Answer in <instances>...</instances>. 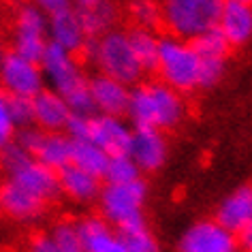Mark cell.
Wrapping results in <instances>:
<instances>
[{"label":"cell","mask_w":252,"mask_h":252,"mask_svg":"<svg viewBox=\"0 0 252 252\" xmlns=\"http://www.w3.org/2000/svg\"><path fill=\"white\" fill-rule=\"evenodd\" d=\"M126 116L135 128L171 130L186 118V100L162 81H146L130 90Z\"/></svg>","instance_id":"cell-1"},{"label":"cell","mask_w":252,"mask_h":252,"mask_svg":"<svg viewBox=\"0 0 252 252\" xmlns=\"http://www.w3.org/2000/svg\"><path fill=\"white\" fill-rule=\"evenodd\" d=\"M81 54L105 77H111L124 86L141 84L143 71L137 64L124 30L113 28L109 32L96 36V39H88L81 47Z\"/></svg>","instance_id":"cell-2"},{"label":"cell","mask_w":252,"mask_h":252,"mask_svg":"<svg viewBox=\"0 0 252 252\" xmlns=\"http://www.w3.org/2000/svg\"><path fill=\"white\" fill-rule=\"evenodd\" d=\"M222 0H162L160 20L171 36L192 41L218 24Z\"/></svg>","instance_id":"cell-3"},{"label":"cell","mask_w":252,"mask_h":252,"mask_svg":"<svg viewBox=\"0 0 252 252\" xmlns=\"http://www.w3.org/2000/svg\"><path fill=\"white\" fill-rule=\"evenodd\" d=\"M199 64L201 58L192 49L190 41L175 36H162L158 43V66L160 81L171 90L184 94L199 88Z\"/></svg>","instance_id":"cell-4"},{"label":"cell","mask_w":252,"mask_h":252,"mask_svg":"<svg viewBox=\"0 0 252 252\" xmlns=\"http://www.w3.org/2000/svg\"><path fill=\"white\" fill-rule=\"evenodd\" d=\"M98 210L100 218L107 220L113 229L143 220V207L148 201V184L139 178L128 184H105L98 192Z\"/></svg>","instance_id":"cell-5"},{"label":"cell","mask_w":252,"mask_h":252,"mask_svg":"<svg viewBox=\"0 0 252 252\" xmlns=\"http://www.w3.org/2000/svg\"><path fill=\"white\" fill-rule=\"evenodd\" d=\"M47 43V13H43L32 2L22 4L15 11L11 52L39 64Z\"/></svg>","instance_id":"cell-6"},{"label":"cell","mask_w":252,"mask_h":252,"mask_svg":"<svg viewBox=\"0 0 252 252\" xmlns=\"http://www.w3.org/2000/svg\"><path fill=\"white\" fill-rule=\"evenodd\" d=\"M0 90L7 96L34 98L41 90H45L41 66L13 52H7L0 64Z\"/></svg>","instance_id":"cell-7"},{"label":"cell","mask_w":252,"mask_h":252,"mask_svg":"<svg viewBox=\"0 0 252 252\" xmlns=\"http://www.w3.org/2000/svg\"><path fill=\"white\" fill-rule=\"evenodd\" d=\"M178 252H237V237L216 220H197L182 233Z\"/></svg>","instance_id":"cell-8"},{"label":"cell","mask_w":252,"mask_h":252,"mask_svg":"<svg viewBox=\"0 0 252 252\" xmlns=\"http://www.w3.org/2000/svg\"><path fill=\"white\" fill-rule=\"evenodd\" d=\"M126 154L137 165L141 173H154L162 169L169 154L167 139L160 130L154 128H133Z\"/></svg>","instance_id":"cell-9"},{"label":"cell","mask_w":252,"mask_h":252,"mask_svg":"<svg viewBox=\"0 0 252 252\" xmlns=\"http://www.w3.org/2000/svg\"><path fill=\"white\" fill-rule=\"evenodd\" d=\"M47 41L62 47L68 54H79L84 43L88 41L79 11L66 7L47 15Z\"/></svg>","instance_id":"cell-10"},{"label":"cell","mask_w":252,"mask_h":252,"mask_svg":"<svg viewBox=\"0 0 252 252\" xmlns=\"http://www.w3.org/2000/svg\"><path fill=\"white\" fill-rule=\"evenodd\" d=\"M88 90H90L94 113L122 118L126 113V109H128L130 88L120 84V81H116V79L96 73L88 79Z\"/></svg>","instance_id":"cell-11"},{"label":"cell","mask_w":252,"mask_h":252,"mask_svg":"<svg viewBox=\"0 0 252 252\" xmlns=\"http://www.w3.org/2000/svg\"><path fill=\"white\" fill-rule=\"evenodd\" d=\"M130 133H133V128H130L122 118L94 113L90 118L88 141H92L94 146H98L107 156L126 154V148H128V141H130Z\"/></svg>","instance_id":"cell-12"},{"label":"cell","mask_w":252,"mask_h":252,"mask_svg":"<svg viewBox=\"0 0 252 252\" xmlns=\"http://www.w3.org/2000/svg\"><path fill=\"white\" fill-rule=\"evenodd\" d=\"M11 182H15L17 186H22L24 190L34 194L36 199H41L45 205L54 203L60 199V186H58V171H52L49 167L36 162L34 158L26 162L20 171L9 175Z\"/></svg>","instance_id":"cell-13"},{"label":"cell","mask_w":252,"mask_h":252,"mask_svg":"<svg viewBox=\"0 0 252 252\" xmlns=\"http://www.w3.org/2000/svg\"><path fill=\"white\" fill-rule=\"evenodd\" d=\"M47 205L34 194L24 190L15 182L7 180L0 184V212L15 222H34L45 214Z\"/></svg>","instance_id":"cell-14"},{"label":"cell","mask_w":252,"mask_h":252,"mask_svg":"<svg viewBox=\"0 0 252 252\" xmlns=\"http://www.w3.org/2000/svg\"><path fill=\"white\" fill-rule=\"evenodd\" d=\"M216 222L229 233L237 235L252 226V188L248 184L235 188L220 201L216 210Z\"/></svg>","instance_id":"cell-15"},{"label":"cell","mask_w":252,"mask_h":252,"mask_svg":"<svg viewBox=\"0 0 252 252\" xmlns=\"http://www.w3.org/2000/svg\"><path fill=\"white\" fill-rule=\"evenodd\" d=\"M218 30L224 34L233 47H242L252 36V9L246 2L237 0H222V9L218 15Z\"/></svg>","instance_id":"cell-16"},{"label":"cell","mask_w":252,"mask_h":252,"mask_svg":"<svg viewBox=\"0 0 252 252\" xmlns=\"http://www.w3.org/2000/svg\"><path fill=\"white\" fill-rule=\"evenodd\" d=\"M84 252H124L118 229L100 216H86L77 222Z\"/></svg>","instance_id":"cell-17"},{"label":"cell","mask_w":252,"mask_h":252,"mask_svg":"<svg viewBox=\"0 0 252 252\" xmlns=\"http://www.w3.org/2000/svg\"><path fill=\"white\" fill-rule=\"evenodd\" d=\"M32 111H34V126L45 133H62L71 109L64 103L60 94L52 90H41L32 98Z\"/></svg>","instance_id":"cell-18"},{"label":"cell","mask_w":252,"mask_h":252,"mask_svg":"<svg viewBox=\"0 0 252 252\" xmlns=\"http://www.w3.org/2000/svg\"><path fill=\"white\" fill-rule=\"evenodd\" d=\"M58 186L60 194H64L75 203H92L98 199L100 192V180L94 175L81 171V169L66 165L58 171Z\"/></svg>","instance_id":"cell-19"},{"label":"cell","mask_w":252,"mask_h":252,"mask_svg":"<svg viewBox=\"0 0 252 252\" xmlns=\"http://www.w3.org/2000/svg\"><path fill=\"white\" fill-rule=\"evenodd\" d=\"M79 17L88 39H96V36L116 28L120 20V4L116 0H96L88 9H81Z\"/></svg>","instance_id":"cell-20"},{"label":"cell","mask_w":252,"mask_h":252,"mask_svg":"<svg viewBox=\"0 0 252 252\" xmlns=\"http://www.w3.org/2000/svg\"><path fill=\"white\" fill-rule=\"evenodd\" d=\"M32 158L52 171H60L62 167L71 165V139L64 133H43Z\"/></svg>","instance_id":"cell-21"},{"label":"cell","mask_w":252,"mask_h":252,"mask_svg":"<svg viewBox=\"0 0 252 252\" xmlns=\"http://www.w3.org/2000/svg\"><path fill=\"white\" fill-rule=\"evenodd\" d=\"M126 36H128L130 49H133V56H135L137 64L141 66V71L143 73H156L160 39L156 36L154 30H143V28L133 26L130 30H126Z\"/></svg>","instance_id":"cell-22"},{"label":"cell","mask_w":252,"mask_h":252,"mask_svg":"<svg viewBox=\"0 0 252 252\" xmlns=\"http://www.w3.org/2000/svg\"><path fill=\"white\" fill-rule=\"evenodd\" d=\"M107 162H109V156L98 146H94L92 141H71V165L73 167L103 180Z\"/></svg>","instance_id":"cell-23"},{"label":"cell","mask_w":252,"mask_h":252,"mask_svg":"<svg viewBox=\"0 0 252 252\" xmlns=\"http://www.w3.org/2000/svg\"><path fill=\"white\" fill-rule=\"evenodd\" d=\"M118 235L122 239L124 252H162L158 237L148 226L146 218L118 229Z\"/></svg>","instance_id":"cell-24"},{"label":"cell","mask_w":252,"mask_h":252,"mask_svg":"<svg viewBox=\"0 0 252 252\" xmlns=\"http://www.w3.org/2000/svg\"><path fill=\"white\" fill-rule=\"evenodd\" d=\"M190 45L201 60H226L231 49L229 41L224 39V34L218 30V26H214L207 32L199 34L197 39H192Z\"/></svg>","instance_id":"cell-25"},{"label":"cell","mask_w":252,"mask_h":252,"mask_svg":"<svg viewBox=\"0 0 252 252\" xmlns=\"http://www.w3.org/2000/svg\"><path fill=\"white\" fill-rule=\"evenodd\" d=\"M141 178V171L137 169V165L130 160L128 154H116L109 156L105 169V184H128Z\"/></svg>","instance_id":"cell-26"},{"label":"cell","mask_w":252,"mask_h":252,"mask_svg":"<svg viewBox=\"0 0 252 252\" xmlns=\"http://www.w3.org/2000/svg\"><path fill=\"white\" fill-rule=\"evenodd\" d=\"M47 235L60 252H84L81 237L77 231V222H73V220H58V222L49 229Z\"/></svg>","instance_id":"cell-27"},{"label":"cell","mask_w":252,"mask_h":252,"mask_svg":"<svg viewBox=\"0 0 252 252\" xmlns=\"http://www.w3.org/2000/svg\"><path fill=\"white\" fill-rule=\"evenodd\" d=\"M128 15L135 22V28L143 30H154L160 26V4L156 0H130L128 4Z\"/></svg>","instance_id":"cell-28"},{"label":"cell","mask_w":252,"mask_h":252,"mask_svg":"<svg viewBox=\"0 0 252 252\" xmlns=\"http://www.w3.org/2000/svg\"><path fill=\"white\" fill-rule=\"evenodd\" d=\"M7 111L9 120L15 130L34 126V111H32V98L22 96H7Z\"/></svg>","instance_id":"cell-29"},{"label":"cell","mask_w":252,"mask_h":252,"mask_svg":"<svg viewBox=\"0 0 252 252\" xmlns=\"http://www.w3.org/2000/svg\"><path fill=\"white\" fill-rule=\"evenodd\" d=\"M30 160H32V156H30L26 150H22L15 141L7 143V146L0 150V167H2V171L7 175H13L15 171H20Z\"/></svg>","instance_id":"cell-30"},{"label":"cell","mask_w":252,"mask_h":252,"mask_svg":"<svg viewBox=\"0 0 252 252\" xmlns=\"http://www.w3.org/2000/svg\"><path fill=\"white\" fill-rule=\"evenodd\" d=\"M226 73V60H201L199 88H214Z\"/></svg>","instance_id":"cell-31"},{"label":"cell","mask_w":252,"mask_h":252,"mask_svg":"<svg viewBox=\"0 0 252 252\" xmlns=\"http://www.w3.org/2000/svg\"><path fill=\"white\" fill-rule=\"evenodd\" d=\"M90 118L92 116H77V113H71L62 133H64L71 141H88V133H90Z\"/></svg>","instance_id":"cell-32"},{"label":"cell","mask_w":252,"mask_h":252,"mask_svg":"<svg viewBox=\"0 0 252 252\" xmlns=\"http://www.w3.org/2000/svg\"><path fill=\"white\" fill-rule=\"evenodd\" d=\"M15 128L9 120V111H7V94L0 90V150H2L7 143L13 141Z\"/></svg>","instance_id":"cell-33"},{"label":"cell","mask_w":252,"mask_h":252,"mask_svg":"<svg viewBox=\"0 0 252 252\" xmlns=\"http://www.w3.org/2000/svg\"><path fill=\"white\" fill-rule=\"evenodd\" d=\"M28 252H60V250L56 248L54 242L49 239V235L45 233V235H36V237L30 239Z\"/></svg>","instance_id":"cell-34"},{"label":"cell","mask_w":252,"mask_h":252,"mask_svg":"<svg viewBox=\"0 0 252 252\" xmlns=\"http://www.w3.org/2000/svg\"><path fill=\"white\" fill-rule=\"evenodd\" d=\"M32 4L34 7H39L43 13L52 15V13H56V11H60V9L71 7V0H32Z\"/></svg>","instance_id":"cell-35"},{"label":"cell","mask_w":252,"mask_h":252,"mask_svg":"<svg viewBox=\"0 0 252 252\" xmlns=\"http://www.w3.org/2000/svg\"><path fill=\"white\" fill-rule=\"evenodd\" d=\"M235 237H237V248L242 246L246 252H250V248H252V226L250 229H246V231H242V233H237Z\"/></svg>","instance_id":"cell-36"},{"label":"cell","mask_w":252,"mask_h":252,"mask_svg":"<svg viewBox=\"0 0 252 252\" xmlns=\"http://www.w3.org/2000/svg\"><path fill=\"white\" fill-rule=\"evenodd\" d=\"M96 0H71V7L73 9H77V11H81V9H88L90 4H94Z\"/></svg>","instance_id":"cell-37"},{"label":"cell","mask_w":252,"mask_h":252,"mask_svg":"<svg viewBox=\"0 0 252 252\" xmlns=\"http://www.w3.org/2000/svg\"><path fill=\"white\" fill-rule=\"evenodd\" d=\"M4 56H7V47H4V41H2V39H0V64H2Z\"/></svg>","instance_id":"cell-38"},{"label":"cell","mask_w":252,"mask_h":252,"mask_svg":"<svg viewBox=\"0 0 252 252\" xmlns=\"http://www.w3.org/2000/svg\"><path fill=\"white\" fill-rule=\"evenodd\" d=\"M237 2H246V4H250V0H237Z\"/></svg>","instance_id":"cell-39"}]
</instances>
